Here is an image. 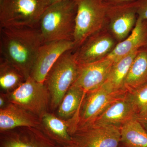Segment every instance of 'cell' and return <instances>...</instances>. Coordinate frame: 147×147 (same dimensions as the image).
I'll list each match as a JSON object with an SVG mask.
<instances>
[{
  "label": "cell",
  "instance_id": "1",
  "mask_svg": "<svg viewBox=\"0 0 147 147\" xmlns=\"http://www.w3.org/2000/svg\"><path fill=\"white\" fill-rule=\"evenodd\" d=\"M0 34L2 58L14 67L26 80L30 75L40 47L43 43L39 28H2Z\"/></svg>",
  "mask_w": 147,
  "mask_h": 147
},
{
  "label": "cell",
  "instance_id": "2",
  "mask_svg": "<svg viewBox=\"0 0 147 147\" xmlns=\"http://www.w3.org/2000/svg\"><path fill=\"white\" fill-rule=\"evenodd\" d=\"M76 11L74 0H62L48 6L38 25L43 43L57 40L73 41Z\"/></svg>",
  "mask_w": 147,
  "mask_h": 147
},
{
  "label": "cell",
  "instance_id": "3",
  "mask_svg": "<svg viewBox=\"0 0 147 147\" xmlns=\"http://www.w3.org/2000/svg\"><path fill=\"white\" fill-rule=\"evenodd\" d=\"M49 0H0V27L36 28Z\"/></svg>",
  "mask_w": 147,
  "mask_h": 147
},
{
  "label": "cell",
  "instance_id": "4",
  "mask_svg": "<svg viewBox=\"0 0 147 147\" xmlns=\"http://www.w3.org/2000/svg\"><path fill=\"white\" fill-rule=\"evenodd\" d=\"M77 6L73 41L75 49L89 37L104 28L107 4L104 0H74Z\"/></svg>",
  "mask_w": 147,
  "mask_h": 147
},
{
  "label": "cell",
  "instance_id": "5",
  "mask_svg": "<svg viewBox=\"0 0 147 147\" xmlns=\"http://www.w3.org/2000/svg\"><path fill=\"white\" fill-rule=\"evenodd\" d=\"M73 51H67L59 58L49 71L44 83L49 91L53 110L59 107L78 76L79 65Z\"/></svg>",
  "mask_w": 147,
  "mask_h": 147
},
{
  "label": "cell",
  "instance_id": "6",
  "mask_svg": "<svg viewBox=\"0 0 147 147\" xmlns=\"http://www.w3.org/2000/svg\"><path fill=\"white\" fill-rule=\"evenodd\" d=\"M127 92L114 91L103 84L100 88L87 92L77 115L68 120L70 134L76 129L93 123L106 108Z\"/></svg>",
  "mask_w": 147,
  "mask_h": 147
},
{
  "label": "cell",
  "instance_id": "7",
  "mask_svg": "<svg viewBox=\"0 0 147 147\" xmlns=\"http://www.w3.org/2000/svg\"><path fill=\"white\" fill-rule=\"evenodd\" d=\"M9 102L18 105L39 119L48 112L49 91L45 83L30 76L15 90L7 94Z\"/></svg>",
  "mask_w": 147,
  "mask_h": 147
},
{
  "label": "cell",
  "instance_id": "8",
  "mask_svg": "<svg viewBox=\"0 0 147 147\" xmlns=\"http://www.w3.org/2000/svg\"><path fill=\"white\" fill-rule=\"evenodd\" d=\"M71 136L73 142L81 147H118L120 127L92 123L76 129Z\"/></svg>",
  "mask_w": 147,
  "mask_h": 147
},
{
  "label": "cell",
  "instance_id": "9",
  "mask_svg": "<svg viewBox=\"0 0 147 147\" xmlns=\"http://www.w3.org/2000/svg\"><path fill=\"white\" fill-rule=\"evenodd\" d=\"M73 40H62L43 43L40 47L30 76L36 81L45 83L49 71L63 53L75 49Z\"/></svg>",
  "mask_w": 147,
  "mask_h": 147
},
{
  "label": "cell",
  "instance_id": "10",
  "mask_svg": "<svg viewBox=\"0 0 147 147\" xmlns=\"http://www.w3.org/2000/svg\"><path fill=\"white\" fill-rule=\"evenodd\" d=\"M116 45L113 35L104 28L89 37L74 53L76 61L82 65L106 58Z\"/></svg>",
  "mask_w": 147,
  "mask_h": 147
},
{
  "label": "cell",
  "instance_id": "11",
  "mask_svg": "<svg viewBox=\"0 0 147 147\" xmlns=\"http://www.w3.org/2000/svg\"><path fill=\"white\" fill-rule=\"evenodd\" d=\"M107 4V19L109 29L115 39L122 41L135 26L137 15L134 3Z\"/></svg>",
  "mask_w": 147,
  "mask_h": 147
},
{
  "label": "cell",
  "instance_id": "12",
  "mask_svg": "<svg viewBox=\"0 0 147 147\" xmlns=\"http://www.w3.org/2000/svg\"><path fill=\"white\" fill-rule=\"evenodd\" d=\"M114 62L106 57L95 62L79 65L78 76L74 84L86 93L100 88L107 81Z\"/></svg>",
  "mask_w": 147,
  "mask_h": 147
},
{
  "label": "cell",
  "instance_id": "13",
  "mask_svg": "<svg viewBox=\"0 0 147 147\" xmlns=\"http://www.w3.org/2000/svg\"><path fill=\"white\" fill-rule=\"evenodd\" d=\"M20 127L41 129L40 119L18 105L9 102L0 109L1 132Z\"/></svg>",
  "mask_w": 147,
  "mask_h": 147
},
{
  "label": "cell",
  "instance_id": "14",
  "mask_svg": "<svg viewBox=\"0 0 147 147\" xmlns=\"http://www.w3.org/2000/svg\"><path fill=\"white\" fill-rule=\"evenodd\" d=\"M19 132L11 130L1 132L4 134L1 147H57L44 136L40 129L21 127Z\"/></svg>",
  "mask_w": 147,
  "mask_h": 147
},
{
  "label": "cell",
  "instance_id": "15",
  "mask_svg": "<svg viewBox=\"0 0 147 147\" xmlns=\"http://www.w3.org/2000/svg\"><path fill=\"white\" fill-rule=\"evenodd\" d=\"M135 118L137 117L134 106L129 98L127 92L112 103L92 123L120 127Z\"/></svg>",
  "mask_w": 147,
  "mask_h": 147
},
{
  "label": "cell",
  "instance_id": "16",
  "mask_svg": "<svg viewBox=\"0 0 147 147\" xmlns=\"http://www.w3.org/2000/svg\"><path fill=\"white\" fill-rule=\"evenodd\" d=\"M147 46V21L137 18L135 26L126 38L119 42L106 57L115 62Z\"/></svg>",
  "mask_w": 147,
  "mask_h": 147
},
{
  "label": "cell",
  "instance_id": "17",
  "mask_svg": "<svg viewBox=\"0 0 147 147\" xmlns=\"http://www.w3.org/2000/svg\"><path fill=\"white\" fill-rule=\"evenodd\" d=\"M41 129L50 139L62 146L73 143L69 132L68 120L58 117L52 113H45L40 119Z\"/></svg>",
  "mask_w": 147,
  "mask_h": 147
},
{
  "label": "cell",
  "instance_id": "18",
  "mask_svg": "<svg viewBox=\"0 0 147 147\" xmlns=\"http://www.w3.org/2000/svg\"><path fill=\"white\" fill-rule=\"evenodd\" d=\"M147 82V47L139 50L131 64L124 83V89L130 92Z\"/></svg>",
  "mask_w": 147,
  "mask_h": 147
},
{
  "label": "cell",
  "instance_id": "19",
  "mask_svg": "<svg viewBox=\"0 0 147 147\" xmlns=\"http://www.w3.org/2000/svg\"><path fill=\"white\" fill-rule=\"evenodd\" d=\"M138 51L132 52L114 62L109 77L104 84L106 86L114 91L126 90L125 81Z\"/></svg>",
  "mask_w": 147,
  "mask_h": 147
},
{
  "label": "cell",
  "instance_id": "20",
  "mask_svg": "<svg viewBox=\"0 0 147 147\" xmlns=\"http://www.w3.org/2000/svg\"><path fill=\"white\" fill-rule=\"evenodd\" d=\"M120 142L125 147H147V131L135 118L120 127Z\"/></svg>",
  "mask_w": 147,
  "mask_h": 147
},
{
  "label": "cell",
  "instance_id": "21",
  "mask_svg": "<svg viewBox=\"0 0 147 147\" xmlns=\"http://www.w3.org/2000/svg\"><path fill=\"white\" fill-rule=\"evenodd\" d=\"M86 93L73 84L68 90L58 109L60 118L68 120L77 115Z\"/></svg>",
  "mask_w": 147,
  "mask_h": 147
},
{
  "label": "cell",
  "instance_id": "22",
  "mask_svg": "<svg viewBox=\"0 0 147 147\" xmlns=\"http://www.w3.org/2000/svg\"><path fill=\"white\" fill-rule=\"evenodd\" d=\"M0 86L7 91H13L25 82L24 76L7 61L1 58Z\"/></svg>",
  "mask_w": 147,
  "mask_h": 147
},
{
  "label": "cell",
  "instance_id": "23",
  "mask_svg": "<svg viewBox=\"0 0 147 147\" xmlns=\"http://www.w3.org/2000/svg\"><path fill=\"white\" fill-rule=\"evenodd\" d=\"M127 94L134 106L137 118L147 113V82L136 89L127 92Z\"/></svg>",
  "mask_w": 147,
  "mask_h": 147
},
{
  "label": "cell",
  "instance_id": "24",
  "mask_svg": "<svg viewBox=\"0 0 147 147\" xmlns=\"http://www.w3.org/2000/svg\"><path fill=\"white\" fill-rule=\"evenodd\" d=\"M137 18L147 21V0H136L133 1Z\"/></svg>",
  "mask_w": 147,
  "mask_h": 147
},
{
  "label": "cell",
  "instance_id": "25",
  "mask_svg": "<svg viewBox=\"0 0 147 147\" xmlns=\"http://www.w3.org/2000/svg\"><path fill=\"white\" fill-rule=\"evenodd\" d=\"M136 0H104V1L108 4H115L124 3L134 1Z\"/></svg>",
  "mask_w": 147,
  "mask_h": 147
},
{
  "label": "cell",
  "instance_id": "26",
  "mask_svg": "<svg viewBox=\"0 0 147 147\" xmlns=\"http://www.w3.org/2000/svg\"><path fill=\"white\" fill-rule=\"evenodd\" d=\"M137 119L147 131V113L144 116Z\"/></svg>",
  "mask_w": 147,
  "mask_h": 147
},
{
  "label": "cell",
  "instance_id": "27",
  "mask_svg": "<svg viewBox=\"0 0 147 147\" xmlns=\"http://www.w3.org/2000/svg\"><path fill=\"white\" fill-rule=\"evenodd\" d=\"M5 97H3V95H1L0 97V107L1 108L5 106Z\"/></svg>",
  "mask_w": 147,
  "mask_h": 147
},
{
  "label": "cell",
  "instance_id": "28",
  "mask_svg": "<svg viewBox=\"0 0 147 147\" xmlns=\"http://www.w3.org/2000/svg\"><path fill=\"white\" fill-rule=\"evenodd\" d=\"M59 147H81L79 145L77 144L76 143H74L73 142V143H71V144H69L63 145V146H61Z\"/></svg>",
  "mask_w": 147,
  "mask_h": 147
},
{
  "label": "cell",
  "instance_id": "29",
  "mask_svg": "<svg viewBox=\"0 0 147 147\" xmlns=\"http://www.w3.org/2000/svg\"><path fill=\"white\" fill-rule=\"evenodd\" d=\"M50 1V5L53 3L57 2L59 1H62V0H49Z\"/></svg>",
  "mask_w": 147,
  "mask_h": 147
}]
</instances>
